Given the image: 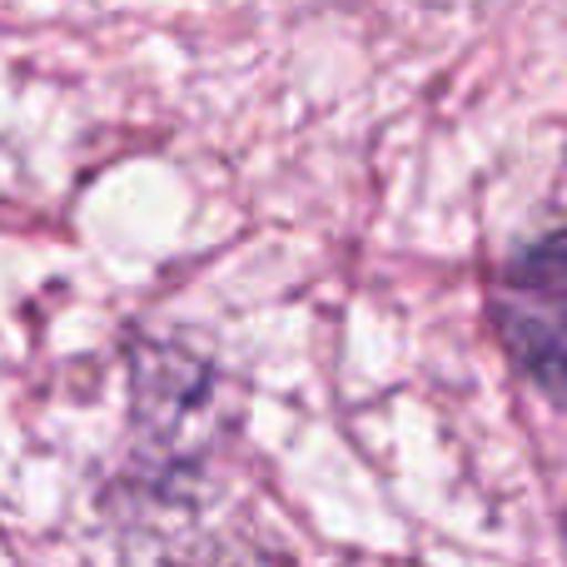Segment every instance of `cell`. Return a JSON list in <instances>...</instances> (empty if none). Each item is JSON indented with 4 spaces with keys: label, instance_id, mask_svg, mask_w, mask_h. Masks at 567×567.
<instances>
[{
    "label": "cell",
    "instance_id": "obj_1",
    "mask_svg": "<svg viewBox=\"0 0 567 567\" xmlns=\"http://www.w3.org/2000/svg\"><path fill=\"white\" fill-rule=\"evenodd\" d=\"M498 333L518 369L538 379L553 403L563 399V239L528 245L498 284Z\"/></svg>",
    "mask_w": 567,
    "mask_h": 567
}]
</instances>
